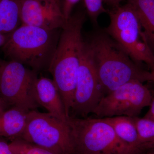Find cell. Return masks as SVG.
Masks as SVG:
<instances>
[{
	"label": "cell",
	"instance_id": "cell-24",
	"mask_svg": "<svg viewBox=\"0 0 154 154\" xmlns=\"http://www.w3.org/2000/svg\"><path fill=\"white\" fill-rule=\"evenodd\" d=\"M123 0H109L107 4L114 8L120 5V3Z\"/></svg>",
	"mask_w": 154,
	"mask_h": 154
},
{
	"label": "cell",
	"instance_id": "cell-26",
	"mask_svg": "<svg viewBox=\"0 0 154 154\" xmlns=\"http://www.w3.org/2000/svg\"><path fill=\"white\" fill-rule=\"evenodd\" d=\"M151 73L152 76V82H153L154 83V67L151 70Z\"/></svg>",
	"mask_w": 154,
	"mask_h": 154
},
{
	"label": "cell",
	"instance_id": "cell-6",
	"mask_svg": "<svg viewBox=\"0 0 154 154\" xmlns=\"http://www.w3.org/2000/svg\"><path fill=\"white\" fill-rule=\"evenodd\" d=\"M18 138L56 154H73L70 131L66 122L49 113L28 112L25 129Z\"/></svg>",
	"mask_w": 154,
	"mask_h": 154
},
{
	"label": "cell",
	"instance_id": "cell-22",
	"mask_svg": "<svg viewBox=\"0 0 154 154\" xmlns=\"http://www.w3.org/2000/svg\"><path fill=\"white\" fill-rule=\"evenodd\" d=\"M138 154H154V144L144 148Z\"/></svg>",
	"mask_w": 154,
	"mask_h": 154
},
{
	"label": "cell",
	"instance_id": "cell-20",
	"mask_svg": "<svg viewBox=\"0 0 154 154\" xmlns=\"http://www.w3.org/2000/svg\"><path fill=\"white\" fill-rule=\"evenodd\" d=\"M0 154H13L9 144L0 141Z\"/></svg>",
	"mask_w": 154,
	"mask_h": 154
},
{
	"label": "cell",
	"instance_id": "cell-8",
	"mask_svg": "<svg viewBox=\"0 0 154 154\" xmlns=\"http://www.w3.org/2000/svg\"><path fill=\"white\" fill-rule=\"evenodd\" d=\"M152 99L148 88L134 80L105 95L93 113L100 118L137 116L144 107L149 106Z\"/></svg>",
	"mask_w": 154,
	"mask_h": 154
},
{
	"label": "cell",
	"instance_id": "cell-7",
	"mask_svg": "<svg viewBox=\"0 0 154 154\" xmlns=\"http://www.w3.org/2000/svg\"><path fill=\"white\" fill-rule=\"evenodd\" d=\"M37 72L22 64L0 58V97L8 105L29 111L39 106L35 97Z\"/></svg>",
	"mask_w": 154,
	"mask_h": 154
},
{
	"label": "cell",
	"instance_id": "cell-1",
	"mask_svg": "<svg viewBox=\"0 0 154 154\" xmlns=\"http://www.w3.org/2000/svg\"><path fill=\"white\" fill-rule=\"evenodd\" d=\"M85 14H74L62 28L57 45L48 67L60 94L67 116L73 101L77 75L85 42L82 30Z\"/></svg>",
	"mask_w": 154,
	"mask_h": 154
},
{
	"label": "cell",
	"instance_id": "cell-14",
	"mask_svg": "<svg viewBox=\"0 0 154 154\" xmlns=\"http://www.w3.org/2000/svg\"><path fill=\"white\" fill-rule=\"evenodd\" d=\"M111 125L118 137L137 154L141 150L133 119L116 116L103 118Z\"/></svg>",
	"mask_w": 154,
	"mask_h": 154
},
{
	"label": "cell",
	"instance_id": "cell-10",
	"mask_svg": "<svg viewBox=\"0 0 154 154\" xmlns=\"http://www.w3.org/2000/svg\"><path fill=\"white\" fill-rule=\"evenodd\" d=\"M22 25L49 30L62 28L67 21L59 0H21Z\"/></svg>",
	"mask_w": 154,
	"mask_h": 154
},
{
	"label": "cell",
	"instance_id": "cell-13",
	"mask_svg": "<svg viewBox=\"0 0 154 154\" xmlns=\"http://www.w3.org/2000/svg\"><path fill=\"white\" fill-rule=\"evenodd\" d=\"M139 21L146 42L154 55V0H128Z\"/></svg>",
	"mask_w": 154,
	"mask_h": 154
},
{
	"label": "cell",
	"instance_id": "cell-3",
	"mask_svg": "<svg viewBox=\"0 0 154 154\" xmlns=\"http://www.w3.org/2000/svg\"><path fill=\"white\" fill-rule=\"evenodd\" d=\"M56 30L21 25L10 34L3 52L9 60L28 66L36 72L48 69L58 41Z\"/></svg>",
	"mask_w": 154,
	"mask_h": 154
},
{
	"label": "cell",
	"instance_id": "cell-15",
	"mask_svg": "<svg viewBox=\"0 0 154 154\" xmlns=\"http://www.w3.org/2000/svg\"><path fill=\"white\" fill-rule=\"evenodd\" d=\"M21 0H0V33L10 34L22 24Z\"/></svg>",
	"mask_w": 154,
	"mask_h": 154
},
{
	"label": "cell",
	"instance_id": "cell-25",
	"mask_svg": "<svg viewBox=\"0 0 154 154\" xmlns=\"http://www.w3.org/2000/svg\"><path fill=\"white\" fill-rule=\"evenodd\" d=\"M8 106V104L2 99V98L0 97V112L6 110Z\"/></svg>",
	"mask_w": 154,
	"mask_h": 154
},
{
	"label": "cell",
	"instance_id": "cell-23",
	"mask_svg": "<svg viewBox=\"0 0 154 154\" xmlns=\"http://www.w3.org/2000/svg\"><path fill=\"white\" fill-rule=\"evenodd\" d=\"M10 34H4L0 33V47H2L8 41Z\"/></svg>",
	"mask_w": 154,
	"mask_h": 154
},
{
	"label": "cell",
	"instance_id": "cell-21",
	"mask_svg": "<svg viewBox=\"0 0 154 154\" xmlns=\"http://www.w3.org/2000/svg\"><path fill=\"white\" fill-rule=\"evenodd\" d=\"M149 107V111L146 113L144 117L150 119L153 118H154V98H152V99Z\"/></svg>",
	"mask_w": 154,
	"mask_h": 154
},
{
	"label": "cell",
	"instance_id": "cell-18",
	"mask_svg": "<svg viewBox=\"0 0 154 154\" xmlns=\"http://www.w3.org/2000/svg\"><path fill=\"white\" fill-rule=\"evenodd\" d=\"M87 12L91 20L97 23V19L100 15L104 13H108L104 7V0H84Z\"/></svg>",
	"mask_w": 154,
	"mask_h": 154
},
{
	"label": "cell",
	"instance_id": "cell-4",
	"mask_svg": "<svg viewBox=\"0 0 154 154\" xmlns=\"http://www.w3.org/2000/svg\"><path fill=\"white\" fill-rule=\"evenodd\" d=\"M67 122L73 154H137L118 137L104 118L69 116Z\"/></svg>",
	"mask_w": 154,
	"mask_h": 154
},
{
	"label": "cell",
	"instance_id": "cell-19",
	"mask_svg": "<svg viewBox=\"0 0 154 154\" xmlns=\"http://www.w3.org/2000/svg\"><path fill=\"white\" fill-rule=\"evenodd\" d=\"M80 0H64L63 5L62 7L64 16L66 20L71 17L72 10L76 4Z\"/></svg>",
	"mask_w": 154,
	"mask_h": 154
},
{
	"label": "cell",
	"instance_id": "cell-11",
	"mask_svg": "<svg viewBox=\"0 0 154 154\" xmlns=\"http://www.w3.org/2000/svg\"><path fill=\"white\" fill-rule=\"evenodd\" d=\"M35 97L38 105L45 108L48 113L67 121L69 117L53 80L43 77L38 78L35 85Z\"/></svg>",
	"mask_w": 154,
	"mask_h": 154
},
{
	"label": "cell",
	"instance_id": "cell-16",
	"mask_svg": "<svg viewBox=\"0 0 154 154\" xmlns=\"http://www.w3.org/2000/svg\"><path fill=\"white\" fill-rule=\"evenodd\" d=\"M141 150L146 147L154 144V120L151 119L133 117Z\"/></svg>",
	"mask_w": 154,
	"mask_h": 154
},
{
	"label": "cell",
	"instance_id": "cell-9",
	"mask_svg": "<svg viewBox=\"0 0 154 154\" xmlns=\"http://www.w3.org/2000/svg\"><path fill=\"white\" fill-rule=\"evenodd\" d=\"M105 95L98 78L88 44L85 42L70 111H72L75 114L85 117L90 113H93Z\"/></svg>",
	"mask_w": 154,
	"mask_h": 154
},
{
	"label": "cell",
	"instance_id": "cell-27",
	"mask_svg": "<svg viewBox=\"0 0 154 154\" xmlns=\"http://www.w3.org/2000/svg\"><path fill=\"white\" fill-rule=\"evenodd\" d=\"M108 1H109V0H104V2L107 3H107H108Z\"/></svg>",
	"mask_w": 154,
	"mask_h": 154
},
{
	"label": "cell",
	"instance_id": "cell-5",
	"mask_svg": "<svg viewBox=\"0 0 154 154\" xmlns=\"http://www.w3.org/2000/svg\"><path fill=\"white\" fill-rule=\"evenodd\" d=\"M108 35L137 64L144 63L152 69L154 55L146 42L135 12L128 3L108 11Z\"/></svg>",
	"mask_w": 154,
	"mask_h": 154
},
{
	"label": "cell",
	"instance_id": "cell-2",
	"mask_svg": "<svg viewBox=\"0 0 154 154\" xmlns=\"http://www.w3.org/2000/svg\"><path fill=\"white\" fill-rule=\"evenodd\" d=\"M87 42L106 95L131 81L152 82L151 72L141 68L110 36L99 33Z\"/></svg>",
	"mask_w": 154,
	"mask_h": 154
},
{
	"label": "cell",
	"instance_id": "cell-12",
	"mask_svg": "<svg viewBox=\"0 0 154 154\" xmlns=\"http://www.w3.org/2000/svg\"><path fill=\"white\" fill-rule=\"evenodd\" d=\"M29 111L17 107L0 112V137L14 140L21 136L25 129Z\"/></svg>",
	"mask_w": 154,
	"mask_h": 154
},
{
	"label": "cell",
	"instance_id": "cell-17",
	"mask_svg": "<svg viewBox=\"0 0 154 154\" xmlns=\"http://www.w3.org/2000/svg\"><path fill=\"white\" fill-rule=\"evenodd\" d=\"M9 145L13 154H56L20 138L13 140Z\"/></svg>",
	"mask_w": 154,
	"mask_h": 154
}]
</instances>
